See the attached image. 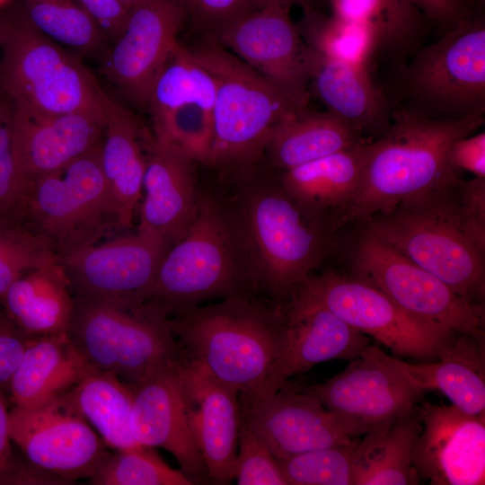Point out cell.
Instances as JSON below:
<instances>
[{
	"mask_svg": "<svg viewBox=\"0 0 485 485\" xmlns=\"http://www.w3.org/2000/svg\"><path fill=\"white\" fill-rule=\"evenodd\" d=\"M366 231L472 303L485 294V178L461 177L376 214Z\"/></svg>",
	"mask_w": 485,
	"mask_h": 485,
	"instance_id": "6da1fadb",
	"label": "cell"
},
{
	"mask_svg": "<svg viewBox=\"0 0 485 485\" xmlns=\"http://www.w3.org/2000/svg\"><path fill=\"white\" fill-rule=\"evenodd\" d=\"M483 123L484 113L443 120L421 118L394 105L389 128L367 143L356 191L334 227L356 219L366 221L459 179L450 149Z\"/></svg>",
	"mask_w": 485,
	"mask_h": 485,
	"instance_id": "7a4b0ae2",
	"label": "cell"
},
{
	"mask_svg": "<svg viewBox=\"0 0 485 485\" xmlns=\"http://www.w3.org/2000/svg\"><path fill=\"white\" fill-rule=\"evenodd\" d=\"M173 314L170 326L184 358L198 362L245 400L258 392L282 348L283 312L238 294Z\"/></svg>",
	"mask_w": 485,
	"mask_h": 485,
	"instance_id": "3957f363",
	"label": "cell"
},
{
	"mask_svg": "<svg viewBox=\"0 0 485 485\" xmlns=\"http://www.w3.org/2000/svg\"><path fill=\"white\" fill-rule=\"evenodd\" d=\"M396 94L390 97L419 117L456 120L485 113V23L481 15L461 21L422 46L392 72Z\"/></svg>",
	"mask_w": 485,
	"mask_h": 485,
	"instance_id": "277c9868",
	"label": "cell"
},
{
	"mask_svg": "<svg viewBox=\"0 0 485 485\" xmlns=\"http://www.w3.org/2000/svg\"><path fill=\"white\" fill-rule=\"evenodd\" d=\"M67 333L93 367L128 384L183 358L169 316L149 301L75 297Z\"/></svg>",
	"mask_w": 485,
	"mask_h": 485,
	"instance_id": "5b68a950",
	"label": "cell"
},
{
	"mask_svg": "<svg viewBox=\"0 0 485 485\" xmlns=\"http://www.w3.org/2000/svg\"><path fill=\"white\" fill-rule=\"evenodd\" d=\"M0 94L11 105L48 114L103 108L91 72L23 11L0 18Z\"/></svg>",
	"mask_w": 485,
	"mask_h": 485,
	"instance_id": "8992f818",
	"label": "cell"
},
{
	"mask_svg": "<svg viewBox=\"0 0 485 485\" xmlns=\"http://www.w3.org/2000/svg\"><path fill=\"white\" fill-rule=\"evenodd\" d=\"M243 241L221 207L200 199L190 226L165 253L146 301L169 316L205 300L242 294Z\"/></svg>",
	"mask_w": 485,
	"mask_h": 485,
	"instance_id": "52a82bcc",
	"label": "cell"
},
{
	"mask_svg": "<svg viewBox=\"0 0 485 485\" xmlns=\"http://www.w3.org/2000/svg\"><path fill=\"white\" fill-rule=\"evenodd\" d=\"M190 48L216 81L209 164L242 163L264 150L282 121L304 110L213 37Z\"/></svg>",
	"mask_w": 485,
	"mask_h": 485,
	"instance_id": "ba28073f",
	"label": "cell"
},
{
	"mask_svg": "<svg viewBox=\"0 0 485 485\" xmlns=\"http://www.w3.org/2000/svg\"><path fill=\"white\" fill-rule=\"evenodd\" d=\"M101 145L31 185L28 224L60 259L122 230L101 169Z\"/></svg>",
	"mask_w": 485,
	"mask_h": 485,
	"instance_id": "9c48e42d",
	"label": "cell"
},
{
	"mask_svg": "<svg viewBox=\"0 0 485 485\" xmlns=\"http://www.w3.org/2000/svg\"><path fill=\"white\" fill-rule=\"evenodd\" d=\"M243 234L254 262L252 278L271 295H292L323 258L324 222L280 186L255 191L243 212Z\"/></svg>",
	"mask_w": 485,
	"mask_h": 485,
	"instance_id": "30bf717a",
	"label": "cell"
},
{
	"mask_svg": "<svg viewBox=\"0 0 485 485\" xmlns=\"http://www.w3.org/2000/svg\"><path fill=\"white\" fill-rule=\"evenodd\" d=\"M295 291L374 338L397 357L436 361L440 350L457 334L410 315L381 290L356 277L333 271L309 276Z\"/></svg>",
	"mask_w": 485,
	"mask_h": 485,
	"instance_id": "8fae6325",
	"label": "cell"
},
{
	"mask_svg": "<svg viewBox=\"0 0 485 485\" xmlns=\"http://www.w3.org/2000/svg\"><path fill=\"white\" fill-rule=\"evenodd\" d=\"M353 269L354 277L381 290L410 315L484 343L483 304L466 300L366 230L354 250Z\"/></svg>",
	"mask_w": 485,
	"mask_h": 485,
	"instance_id": "7c38bea8",
	"label": "cell"
},
{
	"mask_svg": "<svg viewBox=\"0 0 485 485\" xmlns=\"http://www.w3.org/2000/svg\"><path fill=\"white\" fill-rule=\"evenodd\" d=\"M302 389L335 416L350 438L391 424L419 404L426 392L410 381L398 357L371 344L342 372Z\"/></svg>",
	"mask_w": 485,
	"mask_h": 485,
	"instance_id": "4fadbf2b",
	"label": "cell"
},
{
	"mask_svg": "<svg viewBox=\"0 0 485 485\" xmlns=\"http://www.w3.org/2000/svg\"><path fill=\"white\" fill-rule=\"evenodd\" d=\"M289 13L278 4L253 7L211 37L297 107L306 109L310 47Z\"/></svg>",
	"mask_w": 485,
	"mask_h": 485,
	"instance_id": "5bb4252c",
	"label": "cell"
},
{
	"mask_svg": "<svg viewBox=\"0 0 485 485\" xmlns=\"http://www.w3.org/2000/svg\"><path fill=\"white\" fill-rule=\"evenodd\" d=\"M187 13L179 0H149L128 10L125 28L103 54V76L146 108L150 89L178 44Z\"/></svg>",
	"mask_w": 485,
	"mask_h": 485,
	"instance_id": "9a60e30c",
	"label": "cell"
},
{
	"mask_svg": "<svg viewBox=\"0 0 485 485\" xmlns=\"http://www.w3.org/2000/svg\"><path fill=\"white\" fill-rule=\"evenodd\" d=\"M169 245L137 228L60 259L75 297L143 303Z\"/></svg>",
	"mask_w": 485,
	"mask_h": 485,
	"instance_id": "2e32d148",
	"label": "cell"
},
{
	"mask_svg": "<svg viewBox=\"0 0 485 485\" xmlns=\"http://www.w3.org/2000/svg\"><path fill=\"white\" fill-rule=\"evenodd\" d=\"M8 426L26 458L73 483L90 479L109 453L89 423L59 398L34 408L15 406Z\"/></svg>",
	"mask_w": 485,
	"mask_h": 485,
	"instance_id": "e0dca14e",
	"label": "cell"
},
{
	"mask_svg": "<svg viewBox=\"0 0 485 485\" xmlns=\"http://www.w3.org/2000/svg\"><path fill=\"white\" fill-rule=\"evenodd\" d=\"M284 315L286 331L281 351L258 392L245 401L271 397L289 378L319 363L351 360L371 343L366 335L297 291L292 295Z\"/></svg>",
	"mask_w": 485,
	"mask_h": 485,
	"instance_id": "ac0fdd59",
	"label": "cell"
},
{
	"mask_svg": "<svg viewBox=\"0 0 485 485\" xmlns=\"http://www.w3.org/2000/svg\"><path fill=\"white\" fill-rule=\"evenodd\" d=\"M421 428L412 463L432 485H483L485 413L468 414L454 404L421 403Z\"/></svg>",
	"mask_w": 485,
	"mask_h": 485,
	"instance_id": "d6986e66",
	"label": "cell"
},
{
	"mask_svg": "<svg viewBox=\"0 0 485 485\" xmlns=\"http://www.w3.org/2000/svg\"><path fill=\"white\" fill-rule=\"evenodd\" d=\"M178 370L190 427L203 457L208 481L229 484L234 480L238 450L239 392L194 360L183 357Z\"/></svg>",
	"mask_w": 485,
	"mask_h": 485,
	"instance_id": "ffe728a7",
	"label": "cell"
},
{
	"mask_svg": "<svg viewBox=\"0 0 485 485\" xmlns=\"http://www.w3.org/2000/svg\"><path fill=\"white\" fill-rule=\"evenodd\" d=\"M181 360L129 384L133 392L132 434L139 445L171 453L194 484L206 483V465L188 419L178 370Z\"/></svg>",
	"mask_w": 485,
	"mask_h": 485,
	"instance_id": "44dd1931",
	"label": "cell"
},
{
	"mask_svg": "<svg viewBox=\"0 0 485 485\" xmlns=\"http://www.w3.org/2000/svg\"><path fill=\"white\" fill-rule=\"evenodd\" d=\"M104 128V108L48 114L12 105L13 146L21 173L32 185L97 146Z\"/></svg>",
	"mask_w": 485,
	"mask_h": 485,
	"instance_id": "7402d4cb",
	"label": "cell"
},
{
	"mask_svg": "<svg viewBox=\"0 0 485 485\" xmlns=\"http://www.w3.org/2000/svg\"><path fill=\"white\" fill-rule=\"evenodd\" d=\"M241 420L277 459L346 445L354 439L315 396L285 385L268 399L245 401Z\"/></svg>",
	"mask_w": 485,
	"mask_h": 485,
	"instance_id": "603a6c76",
	"label": "cell"
},
{
	"mask_svg": "<svg viewBox=\"0 0 485 485\" xmlns=\"http://www.w3.org/2000/svg\"><path fill=\"white\" fill-rule=\"evenodd\" d=\"M146 161L137 228L154 234L171 247L185 234L198 210L195 163L160 145L150 132Z\"/></svg>",
	"mask_w": 485,
	"mask_h": 485,
	"instance_id": "cb8c5ba5",
	"label": "cell"
},
{
	"mask_svg": "<svg viewBox=\"0 0 485 485\" xmlns=\"http://www.w3.org/2000/svg\"><path fill=\"white\" fill-rule=\"evenodd\" d=\"M308 90L367 141L378 138L391 125L392 102L375 84L368 67L325 57L310 48Z\"/></svg>",
	"mask_w": 485,
	"mask_h": 485,
	"instance_id": "d4e9b609",
	"label": "cell"
},
{
	"mask_svg": "<svg viewBox=\"0 0 485 485\" xmlns=\"http://www.w3.org/2000/svg\"><path fill=\"white\" fill-rule=\"evenodd\" d=\"M101 165L115 199L122 230L131 226L142 198L148 131L136 116L104 92Z\"/></svg>",
	"mask_w": 485,
	"mask_h": 485,
	"instance_id": "484cf974",
	"label": "cell"
},
{
	"mask_svg": "<svg viewBox=\"0 0 485 485\" xmlns=\"http://www.w3.org/2000/svg\"><path fill=\"white\" fill-rule=\"evenodd\" d=\"M11 319L34 337L67 332L75 295L59 257L17 278L0 299Z\"/></svg>",
	"mask_w": 485,
	"mask_h": 485,
	"instance_id": "4316f807",
	"label": "cell"
},
{
	"mask_svg": "<svg viewBox=\"0 0 485 485\" xmlns=\"http://www.w3.org/2000/svg\"><path fill=\"white\" fill-rule=\"evenodd\" d=\"M95 369L67 332L38 337L26 349L9 392L15 406L38 407L57 399Z\"/></svg>",
	"mask_w": 485,
	"mask_h": 485,
	"instance_id": "83f0119b",
	"label": "cell"
},
{
	"mask_svg": "<svg viewBox=\"0 0 485 485\" xmlns=\"http://www.w3.org/2000/svg\"><path fill=\"white\" fill-rule=\"evenodd\" d=\"M484 343L469 334L457 333L432 362L398 364L410 381L424 392L436 390L461 410L485 413Z\"/></svg>",
	"mask_w": 485,
	"mask_h": 485,
	"instance_id": "f1b7e54d",
	"label": "cell"
},
{
	"mask_svg": "<svg viewBox=\"0 0 485 485\" xmlns=\"http://www.w3.org/2000/svg\"><path fill=\"white\" fill-rule=\"evenodd\" d=\"M333 15L358 22L372 33L375 62L392 72L425 45L429 22L414 0H330Z\"/></svg>",
	"mask_w": 485,
	"mask_h": 485,
	"instance_id": "f546056e",
	"label": "cell"
},
{
	"mask_svg": "<svg viewBox=\"0 0 485 485\" xmlns=\"http://www.w3.org/2000/svg\"><path fill=\"white\" fill-rule=\"evenodd\" d=\"M367 143L283 172L281 187L304 209L322 220L338 217L353 197L367 152Z\"/></svg>",
	"mask_w": 485,
	"mask_h": 485,
	"instance_id": "4dcf8cb0",
	"label": "cell"
},
{
	"mask_svg": "<svg viewBox=\"0 0 485 485\" xmlns=\"http://www.w3.org/2000/svg\"><path fill=\"white\" fill-rule=\"evenodd\" d=\"M367 141L349 123L331 111L304 109L278 125L264 149L283 172Z\"/></svg>",
	"mask_w": 485,
	"mask_h": 485,
	"instance_id": "1f68e13d",
	"label": "cell"
},
{
	"mask_svg": "<svg viewBox=\"0 0 485 485\" xmlns=\"http://www.w3.org/2000/svg\"><path fill=\"white\" fill-rule=\"evenodd\" d=\"M420 428L421 407L417 404L391 424L364 435L354 451L352 485L418 484L412 451Z\"/></svg>",
	"mask_w": 485,
	"mask_h": 485,
	"instance_id": "d6a6232c",
	"label": "cell"
},
{
	"mask_svg": "<svg viewBox=\"0 0 485 485\" xmlns=\"http://www.w3.org/2000/svg\"><path fill=\"white\" fill-rule=\"evenodd\" d=\"M58 398L91 424L110 447L139 445L131 428L132 389L116 375L95 369Z\"/></svg>",
	"mask_w": 485,
	"mask_h": 485,
	"instance_id": "836d02e7",
	"label": "cell"
},
{
	"mask_svg": "<svg viewBox=\"0 0 485 485\" xmlns=\"http://www.w3.org/2000/svg\"><path fill=\"white\" fill-rule=\"evenodd\" d=\"M215 96L211 73L178 42L150 89L146 109L153 120L193 101L214 106Z\"/></svg>",
	"mask_w": 485,
	"mask_h": 485,
	"instance_id": "e575fe53",
	"label": "cell"
},
{
	"mask_svg": "<svg viewBox=\"0 0 485 485\" xmlns=\"http://www.w3.org/2000/svg\"><path fill=\"white\" fill-rule=\"evenodd\" d=\"M24 13L45 36L75 52H101L105 34L78 4L72 0H22Z\"/></svg>",
	"mask_w": 485,
	"mask_h": 485,
	"instance_id": "d590c367",
	"label": "cell"
},
{
	"mask_svg": "<svg viewBox=\"0 0 485 485\" xmlns=\"http://www.w3.org/2000/svg\"><path fill=\"white\" fill-rule=\"evenodd\" d=\"M304 29L299 30L307 46L320 54L368 67L375 63V43L364 25L332 15L324 17L305 7Z\"/></svg>",
	"mask_w": 485,
	"mask_h": 485,
	"instance_id": "8d00e7d4",
	"label": "cell"
},
{
	"mask_svg": "<svg viewBox=\"0 0 485 485\" xmlns=\"http://www.w3.org/2000/svg\"><path fill=\"white\" fill-rule=\"evenodd\" d=\"M94 485H193L181 469L171 468L154 447L137 445L108 453L89 479Z\"/></svg>",
	"mask_w": 485,
	"mask_h": 485,
	"instance_id": "74e56055",
	"label": "cell"
},
{
	"mask_svg": "<svg viewBox=\"0 0 485 485\" xmlns=\"http://www.w3.org/2000/svg\"><path fill=\"white\" fill-rule=\"evenodd\" d=\"M359 440L278 459L286 484L352 485L353 455Z\"/></svg>",
	"mask_w": 485,
	"mask_h": 485,
	"instance_id": "f35d334b",
	"label": "cell"
},
{
	"mask_svg": "<svg viewBox=\"0 0 485 485\" xmlns=\"http://www.w3.org/2000/svg\"><path fill=\"white\" fill-rule=\"evenodd\" d=\"M57 257L29 224L0 222V299L26 271Z\"/></svg>",
	"mask_w": 485,
	"mask_h": 485,
	"instance_id": "ab89813d",
	"label": "cell"
},
{
	"mask_svg": "<svg viewBox=\"0 0 485 485\" xmlns=\"http://www.w3.org/2000/svg\"><path fill=\"white\" fill-rule=\"evenodd\" d=\"M31 190L13 152L12 105L0 94V222L28 224Z\"/></svg>",
	"mask_w": 485,
	"mask_h": 485,
	"instance_id": "60d3db41",
	"label": "cell"
},
{
	"mask_svg": "<svg viewBox=\"0 0 485 485\" xmlns=\"http://www.w3.org/2000/svg\"><path fill=\"white\" fill-rule=\"evenodd\" d=\"M234 479L239 485H287L278 459L242 420Z\"/></svg>",
	"mask_w": 485,
	"mask_h": 485,
	"instance_id": "b9f144b4",
	"label": "cell"
},
{
	"mask_svg": "<svg viewBox=\"0 0 485 485\" xmlns=\"http://www.w3.org/2000/svg\"><path fill=\"white\" fill-rule=\"evenodd\" d=\"M187 17L199 30L214 35L254 7L255 0H179Z\"/></svg>",
	"mask_w": 485,
	"mask_h": 485,
	"instance_id": "7bdbcfd3",
	"label": "cell"
},
{
	"mask_svg": "<svg viewBox=\"0 0 485 485\" xmlns=\"http://www.w3.org/2000/svg\"><path fill=\"white\" fill-rule=\"evenodd\" d=\"M36 338L20 328L0 304V391L9 390L16 368Z\"/></svg>",
	"mask_w": 485,
	"mask_h": 485,
	"instance_id": "ee69618b",
	"label": "cell"
},
{
	"mask_svg": "<svg viewBox=\"0 0 485 485\" xmlns=\"http://www.w3.org/2000/svg\"><path fill=\"white\" fill-rule=\"evenodd\" d=\"M0 484L11 485H67L68 480L40 467L25 457V460L11 458L0 470Z\"/></svg>",
	"mask_w": 485,
	"mask_h": 485,
	"instance_id": "f6af8a7d",
	"label": "cell"
},
{
	"mask_svg": "<svg viewBox=\"0 0 485 485\" xmlns=\"http://www.w3.org/2000/svg\"><path fill=\"white\" fill-rule=\"evenodd\" d=\"M452 165L458 170L485 178V133L472 134L456 140L449 154Z\"/></svg>",
	"mask_w": 485,
	"mask_h": 485,
	"instance_id": "bcb514c9",
	"label": "cell"
},
{
	"mask_svg": "<svg viewBox=\"0 0 485 485\" xmlns=\"http://www.w3.org/2000/svg\"><path fill=\"white\" fill-rule=\"evenodd\" d=\"M105 36L113 41L122 33L128 10L119 0H77Z\"/></svg>",
	"mask_w": 485,
	"mask_h": 485,
	"instance_id": "7dc6e473",
	"label": "cell"
},
{
	"mask_svg": "<svg viewBox=\"0 0 485 485\" xmlns=\"http://www.w3.org/2000/svg\"><path fill=\"white\" fill-rule=\"evenodd\" d=\"M414 2L429 23L432 22L441 31V34L474 13L468 0H414Z\"/></svg>",
	"mask_w": 485,
	"mask_h": 485,
	"instance_id": "c3c4849f",
	"label": "cell"
},
{
	"mask_svg": "<svg viewBox=\"0 0 485 485\" xmlns=\"http://www.w3.org/2000/svg\"><path fill=\"white\" fill-rule=\"evenodd\" d=\"M8 413L5 401L0 391V470L6 466L12 455Z\"/></svg>",
	"mask_w": 485,
	"mask_h": 485,
	"instance_id": "681fc988",
	"label": "cell"
},
{
	"mask_svg": "<svg viewBox=\"0 0 485 485\" xmlns=\"http://www.w3.org/2000/svg\"><path fill=\"white\" fill-rule=\"evenodd\" d=\"M308 0H255L254 7L263 6L267 4H278L287 9H290L295 4H301L307 7Z\"/></svg>",
	"mask_w": 485,
	"mask_h": 485,
	"instance_id": "f907efd6",
	"label": "cell"
},
{
	"mask_svg": "<svg viewBox=\"0 0 485 485\" xmlns=\"http://www.w3.org/2000/svg\"><path fill=\"white\" fill-rule=\"evenodd\" d=\"M128 10L149 0H119Z\"/></svg>",
	"mask_w": 485,
	"mask_h": 485,
	"instance_id": "816d5d0a",
	"label": "cell"
},
{
	"mask_svg": "<svg viewBox=\"0 0 485 485\" xmlns=\"http://www.w3.org/2000/svg\"><path fill=\"white\" fill-rule=\"evenodd\" d=\"M8 0H0V6H2L5 2H7Z\"/></svg>",
	"mask_w": 485,
	"mask_h": 485,
	"instance_id": "f5cc1de1",
	"label": "cell"
}]
</instances>
